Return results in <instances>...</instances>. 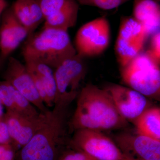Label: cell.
<instances>
[{"label":"cell","instance_id":"cell-1","mask_svg":"<svg viewBox=\"0 0 160 160\" xmlns=\"http://www.w3.org/2000/svg\"><path fill=\"white\" fill-rule=\"evenodd\" d=\"M127 125L108 92L90 84L81 89L69 126L73 131L80 129L102 131L120 129Z\"/></svg>","mask_w":160,"mask_h":160},{"label":"cell","instance_id":"cell-2","mask_svg":"<svg viewBox=\"0 0 160 160\" xmlns=\"http://www.w3.org/2000/svg\"><path fill=\"white\" fill-rule=\"evenodd\" d=\"M43 124L30 141L22 147L16 160H59L65 142L67 109L54 106Z\"/></svg>","mask_w":160,"mask_h":160},{"label":"cell","instance_id":"cell-3","mask_svg":"<svg viewBox=\"0 0 160 160\" xmlns=\"http://www.w3.org/2000/svg\"><path fill=\"white\" fill-rule=\"evenodd\" d=\"M24 60L38 61L55 69L77 54L68 31L43 28L27 38L22 48Z\"/></svg>","mask_w":160,"mask_h":160},{"label":"cell","instance_id":"cell-4","mask_svg":"<svg viewBox=\"0 0 160 160\" xmlns=\"http://www.w3.org/2000/svg\"><path fill=\"white\" fill-rule=\"evenodd\" d=\"M160 62L149 50L142 52L120 68L123 82L146 98L159 100Z\"/></svg>","mask_w":160,"mask_h":160},{"label":"cell","instance_id":"cell-5","mask_svg":"<svg viewBox=\"0 0 160 160\" xmlns=\"http://www.w3.org/2000/svg\"><path fill=\"white\" fill-rule=\"evenodd\" d=\"M84 58L77 53L55 69L56 93L53 106L68 108L78 97L81 90V83L86 73L87 67Z\"/></svg>","mask_w":160,"mask_h":160},{"label":"cell","instance_id":"cell-6","mask_svg":"<svg viewBox=\"0 0 160 160\" xmlns=\"http://www.w3.org/2000/svg\"><path fill=\"white\" fill-rule=\"evenodd\" d=\"M74 132L70 144L75 150L98 160H123L128 158L114 141L102 131L80 129Z\"/></svg>","mask_w":160,"mask_h":160},{"label":"cell","instance_id":"cell-7","mask_svg":"<svg viewBox=\"0 0 160 160\" xmlns=\"http://www.w3.org/2000/svg\"><path fill=\"white\" fill-rule=\"evenodd\" d=\"M110 27L105 17L97 18L82 26L75 37L77 53L83 58L98 55L109 46Z\"/></svg>","mask_w":160,"mask_h":160},{"label":"cell","instance_id":"cell-8","mask_svg":"<svg viewBox=\"0 0 160 160\" xmlns=\"http://www.w3.org/2000/svg\"><path fill=\"white\" fill-rule=\"evenodd\" d=\"M148 38L143 26L135 19L123 18L115 44L116 53L120 68L142 52Z\"/></svg>","mask_w":160,"mask_h":160},{"label":"cell","instance_id":"cell-9","mask_svg":"<svg viewBox=\"0 0 160 160\" xmlns=\"http://www.w3.org/2000/svg\"><path fill=\"white\" fill-rule=\"evenodd\" d=\"M4 73V79L26 98L40 112L46 113L50 110L46 107L38 93L33 79L25 64L9 56Z\"/></svg>","mask_w":160,"mask_h":160},{"label":"cell","instance_id":"cell-10","mask_svg":"<svg viewBox=\"0 0 160 160\" xmlns=\"http://www.w3.org/2000/svg\"><path fill=\"white\" fill-rule=\"evenodd\" d=\"M105 89L109 93L119 114L127 122H133L150 107L147 98L129 87L112 84Z\"/></svg>","mask_w":160,"mask_h":160},{"label":"cell","instance_id":"cell-11","mask_svg":"<svg viewBox=\"0 0 160 160\" xmlns=\"http://www.w3.org/2000/svg\"><path fill=\"white\" fill-rule=\"evenodd\" d=\"M115 142L128 157L138 160H160V141L138 132L117 135Z\"/></svg>","mask_w":160,"mask_h":160},{"label":"cell","instance_id":"cell-12","mask_svg":"<svg viewBox=\"0 0 160 160\" xmlns=\"http://www.w3.org/2000/svg\"><path fill=\"white\" fill-rule=\"evenodd\" d=\"M49 112H41L38 116L30 117L15 111L6 110L4 119L12 142L22 146L26 145L42 126Z\"/></svg>","mask_w":160,"mask_h":160},{"label":"cell","instance_id":"cell-13","mask_svg":"<svg viewBox=\"0 0 160 160\" xmlns=\"http://www.w3.org/2000/svg\"><path fill=\"white\" fill-rule=\"evenodd\" d=\"M29 36L26 28L14 15L11 7L3 12L0 22V55L7 59Z\"/></svg>","mask_w":160,"mask_h":160},{"label":"cell","instance_id":"cell-14","mask_svg":"<svg viewBox=\"0 0 160 160\" xmlns=\"http://www.w3.org/2000/svg\"><path fill=\"white\" fill-rule=\"evenodd\" d=\"M159 0H134L133 18L142 24L148 37L160 31Z\"/></svg>","mask_w":160,"mask_h":160},{"label":"cell","instance_id":"cell-15","mask_svg":"<svg viewBox=\"0 0 160 160\" xmlns=\"http://www.w3.org/2000/svg\"><path fill=\"white\" fill-rule=\"evenodd\" d=\"M19 22L28 31L29 35L34 31L45 17L36 0H16L11 6Z\"/></svg>","mask_w":160,"mask_h":160},{"label":"cell","instance_id":"cell-16","mask_svg":"<svg viewBox=\"0 0 160 160\" xmlns=\"http://www.w3.org/2000/svg\"><path fill=\"white\" fill-rule=\"evenodd\" d=\"M132 123L138 133L160 141V107H149Z\"/></svg>","mask_w":160,"mask_h":160},{"label":"cell","instance_id":"cell-17","mask_svg":"<svg viewBox=\"0 0 160 160\" xmlns=\"http://www.w3.org/2000/svg\"><path fill=\"white\" fill-rule=\"evenodd\" d=\"M79 7L78 3L75 2L62 10L47 17L44 20L43 28H52L68 31V29L76 24Z\"/></svg>","mask_w":160,"mask_h":160},{"label":"cell","instance_id":"cell-18","mask_svg":"<svg viewBox=\"0 0 160 160\" xmlns=\"http://www.w3.org/2000/svg\"><path fill=\"white\" fill-rule=\"evenodd\" d=\"M25 62L26 67L36 72L42 82L49 101V107L53 106L56 93L54 72L49 66L38 61L26 59Z\"/></svg>","mask_w":160,"mask_h":160},{"label":"cell","instance_id":"cell-19","mask_svg":"<svg viewBox=\"0 0 160 160\" xmlns=\"http://www.w3.org/2000/svg\"><path fill=\"white\" fill-rule=\"evenodd\" d=\"M39 5L45 19L62 10L76 0H36Z\"/></svg>","mask_w":160,"mask_h":160},{"label":"cell","instance_id":"cell-20","mask_svg":"<svg viewBox=\"0 0 160 160\" xmlns=\"http://www.w3.org/2000/svg\"><path fill=\"white\" fill-rule=\"evenodd\" d=\"M14 96L16 112L30 117L38 116L41 113L37 110L29 100L15 88Z\"/></svg>","mask_w":160,"mask_h":160},{"label":"cell","instance_id":"cell-21","mask_svg":"<svg viewBox=\"0 0 160 160\" xmlns=\"http://www.w3.org/2000/svg\"><path fill=\"white\" fill-rule=\"evenodd\" d=\"M14 88L5 81H0V101L6 110L16 111L15 105Z\"/></svg>","mask_w":160,"mask_h":160},{"label":"cell","instance_id":"cell-22","mask_svg":"<svg viewBox=\"0 0 160 160\" xmlns=\"http://www.w3.org/2000/svg\"><path fill=\"white\" fill-rule=\"evenodd\" d=\"M79 5L93 6L104 10L117 8L131 0H76Z\"/></svg>","mask_w":160,"mask_h":160},{"label":"cell","instance_id":"cell-23","mask_svg":"<svg viewBox=\"0 0 160 160\" xmlns=\"http://www.w3.org/2000/svg\"><path fill=\"white\" fill-rule=\"evenodd\" d=\"M59 160H98L79 150L68 152L60 157Z\"/></svg>","mask_w":160,"mask_h":160},{"label":"cell","instance_id":"cell-24","mask_svg":"<svg viewBox=\"0 0 160 160\" xmlns=\"http://www.w3.org/2000/svg\"><path fill=\"white\" fill-rule=\"evenodd\" d=\"M152 37L151 48L148 50L156 59L160 61V31L155 33Z\"/></svg>","mask_w":160,"mask_h":160},{"label":"cell","instance_id":"cell-25","mask_svg":"<svg viewBox=\"0 0 160 160\" xmlns=\"http://www.w3.org/2000/svg\"><path fill=\"white\" fill-rule=\"evenodd\" d=\"M12 141L4 117L0 118V144H11Z\"/></svg>","mask_w":160,"mask_h":160},{"label":"cell","instance_id":"cell-26","mask_svg":"<svg viewBox=\"0 0 160 160\" xmlns=\"http://www.w3.org/2000/svg\"><path fill=\"white\" fill-rule=\"evenodd\" d=\"M14 151L11 144H0V160H14Z\"/></svg>","mask_w":160,"mask_h":160},{"label":"cell","instance_id":"cell-27","mask_svg":"<svg viewBox=\"0 0 160 160\" xmlns=\"http://www.w3.org/2000/svg\"><path fill=\"white\" fill-rule=\"evenodd\" d=\"M8 8V3L6 0H0V17Z\"/></svg>","mask_w":160,"mask_h":160},{"label":"cell","instance_id":"cell-28","mask_svg":"<svg viewBox=\"0 0 160 160\" xmlns=\"http://www.w3.org/2000/svg\"><path fill=\"white\" fill-rule=\"evenodd\" d=\"M6 60L7 59L3 58L0 55V70L2 68Z\"/></svg>","mask_w":160,"mask_h":160},{"label":"cell","instance_id":"cell-29","mask_svg":"<svg viewBox=\"0 0 160 160\" xmlns=\"http://www.w3.org/2000/svg\"><path fill=\"white\" fill-rule=\"evenodd\" d=\"M3 106L2 104L1 103L0 101V118H2L4 117V111H3Z\"/></svg>","mask_w":160,"mask_h":160},{"label":"cell","instance_id":"cell-30","mask_svg":"<svg viewBox=\"0 0 160 160\" xmlns=\"http://www.w3.org/2000/svg\"><path fill=\"white\" fill-rule=\"evenodd\" d=\"M123 160H138L134 159L132 158H130L128 157V158H127L125 159H124Z\"/></svg>","mask_w":160,"mask_h":160},{"label":"cell","instance_id":"cell-31","mask_svg":"<svg viewBox=\"0 0 160 160\" xmlns=\"http://www.w3.org/2000/svg\"><path fill=\"white\" fill-rule=\"evenodd\" d=\"M1 16L0 17V22H1Z\"/></svg>","mask_w":160,"mask_h":160}]
</instances>
